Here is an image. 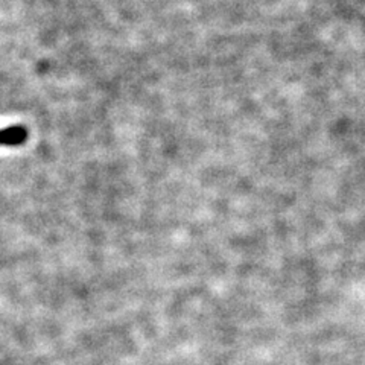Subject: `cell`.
I'll return each mask as SVG.
<instances>
[{
    "label": "cell",
    "mask_w": 365,
    "mask_h": 365,
    "mask_svg": "<svg viewBox=\"0 0 365 365\" xmlns=\"http://www.w3.org/2000/svg\"><path fill=\"white\" fill-rule=\"evenodd\" d=\"M28 140V130L23 125H13L0 130V145L19 146Z\"/></svg>",
    "instance_id": "cell-1"
}]
</instances>
